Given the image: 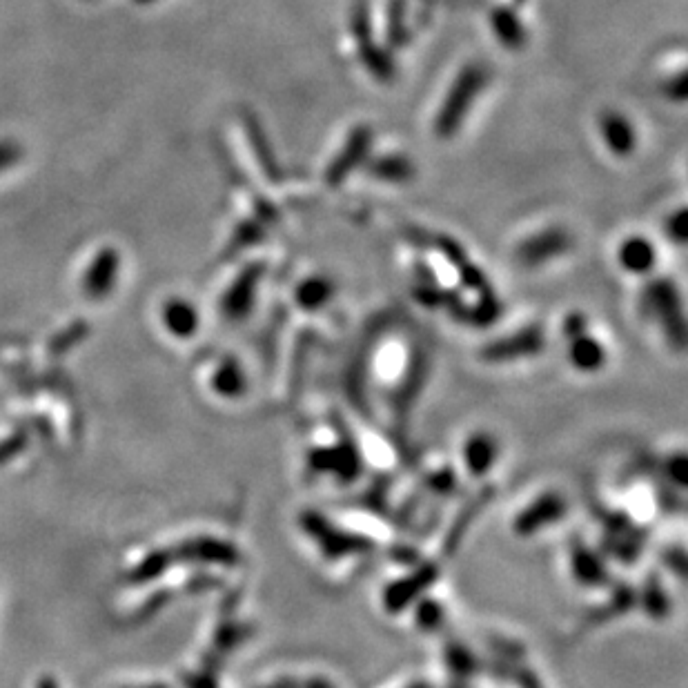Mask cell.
Here are the masks:
<instances>
[{
  "label": "cell",
  "mask_w": 688,
  "mask_h": 688,
  "mask_svg": "<svg viewBox=\"0 0 688 688\" xmlns=\"http://www.w3.org/2000/svg\"><path fill=\"white\" fill-rule=\"evenodd\" d=\"M646 306H648V312L660 321L664 337L671 343L675 341L677 346L682 348L684 346V319H682L680 297H677L673 285H668V283L651 285L646 292Z\"/></svg>",
  "instance_id": "obj_3"
},
{
  "label": "cell",
  "mask_w": 688,
  "mask_h": 688,
  "mask_svg": "<svg viewBox=\"0 0 688 688\" xmlns=\"http://www.w3.org/2000/svg\"><path fill=\"white\" fill-rule=\"evenodd\" d=\"M602 134L608 150L617 156H628L635 147V130L633 123L619 112H606L602 116Z\"/></svg>",
  "instance_id": "obj_7"
},
{
  "label": "cell",
  "mask_w": 688,
  "mask_h": 688,
  "mask_svg": "<svg viewBox=\"0 0 688 688\" xmlns=\"http://www.w3.org/2000/svg\"><path fill=\"white\" fill-rule=\"evenodd\" d=\"M18 147L14 143H0V170H7L9 165H14L18 161Z\"/></svg>",
  "instance_id": "obj_13"
},
{
  "label": "cell",
  "mask_w": 688,
  "mask_h": 688,
  "mask_svg": "<svg viewBox=\"0 0 688 688\" xmlns=\"http://www.w3.org/2000/svg\"><path fill=\"white\" fill-rule=\"evenodd\" d=\"M499 455V448H497V441L486 435V432H475L473 437L466 441V448H464V461L470 473L475 475H486L490 468L495 466Z\"/></svg>",
  "instance_id": "obj_8"
},
{
  "label": "cell",
  "mask_w": 688,
  "mask_h": 688,
  "mask_svg": "<svg viewBox=\"0 0 688 688\" xmlns=\"http://www.w3.org/2000/svg\"><path fill=\"white\" fill-rule=\"evenodd\" d=\"M114 274H116V257L112 250H105L98 254V257L92 261V268L87 270V281H85V290L87 294H92V297H98V294L110 292V288L114 285Z\"/></svg>",
  "instance_id": "obj_10"
},
{
  "label": "cell",
  "mask_w": 688,
  "mask_h": 688,
  "mask_svg": "<svg viewBox=\"0 0 688 688\" xmlns=\"http://www.w3.org/2000/svg\"><path fill=\"white\" fill-rule=\"evenodd\" d=\"M617 259L626 272L642 277V274H648L655 268L657 252L651 241H648L646 237H640V234H635V237H628L622 241V245H619Z\"/></svg>",
  "instance_id": "obj_6"
},
{
  "label": "cell",
  "mask_w": 688,
  "mask_h": 688,
  "mask_svg": "<svg viewBox=\"0 0 688 688\" xmlns=\"http://www.w3.org/2000/svg\"><path fill=\"white\" fill-rule=\"evenodd\" d=\"M163 321L167 330H170L174 337H192L199 328V312L194 310L192 303H185L181 299H172L165 303L163 308Z\"/></svg>",
  "instance_id": "obj_9"
},
{
  "label": "cell",
  "mask_w": 688,
  "mask_h": 688,
  "mask_svg": "<svg viewBox=\"0 0 688 688\" xmlns=\"http://www.w3.org/2000/svg\"><path fill=\"white\" fill-rule=\"evenodd\" d=\"M570 346H568V361L577 372H584V375H593L606 366L608 352L604 348V343L595 339L591 330H588V323L584 319V314L579 317H568L564 326Z\"/></svg>",
  "instance_id": "obj_2"
},
{
  "label": "cell",
  "mask_w": 688,
  "mask_h": 688,
  "mask_svg": "<svg viewBox=\"0 0 688 688\" xmlns=\"http://www.w3.org/2000/svg\"><path fill=\"white\" fill-rule=\"evenodd\" d=\"M566 506H564V501L562 497H557V495H546L542 499H537L535 504H530L522 510V515L517 517V533H522L526 537L530 535H535L537 533V528H542V526H550V524H555L557 519H562L566 513Z\"/></svg>",
  "instance_id": "obj_4"
},
{
  "label": "cell",
  "mask_w": 688,
  "mask_h": 688,
  "mask_svg": "<svg viewBox=\"0 0 688 688\" xmlns=\"http://www.w3.org/2000/svg\"><path fill=\"white\" fill-rule=\"evenodd\" d=\"M332 285L326 279H306V283L299 285V290L294 292V297L308 310H319L330 301Z\"/></svg>",
  "instance_id": "obj_11"
},
{
  "label": "cell",
  "mask_w": 688,
  "mask_h": 688,
  "mask_svg": "<svg viewBox=\"0 0 688 688\" xmlns=\"http://www.w3.org/2000/svg\"><path fill=\"white\" fill-rule=\"evenodd\" d=\"M243 386H245V381L237 363H232V361L223 363L214 377V390L223 397H237L243 392Z\"/></svg>",
  "instance_id": "obj_12"
},
{
  "label": "cell",
  "mask_w": 688,
  "mask_h": 688,
  "mask_svg": "<svg viewBox=\"0 0 688 688\" xmlns=\"http://www.w3.org/2000/svg\"><path fill=\"white\" fill-rule=\"evenodd\" d=\"M568 237L566 232H559V230H546V232H539L535 237L526 239L522 245H519V259L524 261V265H542V261H548L553 257H559V254L568 250Z\"/></svg>",
  "instance_id": "obj_5"
},
{
  "label": "cell",
  "mask_w": 688,
  "mask_h": 688,
  "mask_svg": "<svg viewBox=\"0 0 688 688\" xmlns=\"http://www.w3.org/2000/svg\"><path fill=\"white\" fill-rule=\"evenodd\" d=\"M484 83L486 74L479 65H468L466 70L459 74L455 85H452V90L446 96L444 107H441V112L437 114V132L450 134L455 127L464 123V116L470 107L468 101L477 98Z\"/></svg>",
  "instance_id": "obj_1"
}]
</instances>
